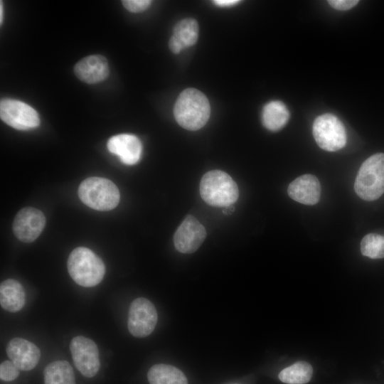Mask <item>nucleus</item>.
I'll use <instances>...</instances> for the list:
<instances>
[{
	"label": "nucleus",
	"instance_id": "25",
	"mask_svg": "<svg viewBox=\"0 0 384 384\" xmlns=\"http://www.w3.org/2000/svg\"><path fill=\"white\" fill-rule=\"evenodd\" d=\"M328 3L334 9L341 11L348 10L355 6L358 1L357 0H330Z\"/></svg>",
	"mask_w": 384,
	"mask_h": 384
},
{
	"label": "nucleus",
	"instance_id": "3",
	"mask_svg": "<svg viewBox=\"0 0 384 384\" xmlns=\"http://www.w3.org/2000/svg\"><path fill=\"white\" fill-rule=\"evenodd\" d=\"M200 194L210 206L228 207L237 201L239 191L236 183L227 173L212 170L202 177Z\"/></svg>",
	"mask_w": 384,
	"mask_h": 384
},
{
	"label": "nucleus",
	"instance_id": "11",
	"mask_svg": "<svg viewBox=\"0 0 384 384\" xmlns=\"http://www.w3.org/2000/svg\"><path fill=\"white\" fill-rule=\"evenodd\" d=\"M206 237L204 226L195 217L188 215L175 232L174 243L178 252L190 254L198 249Z\"/></svg>",
	"mask_w": 384,
	"mask_h": 384
},
{
	"label": "nucleus",
	"instance_id": "19",
	"mask_svg": "<svg viewBox=\"0 0 384 384\" xmlns=\"http://www.w3.org/2000/svg\"><path fill=\"white\" fill-rule=\"evenodd\" d=\"M43 377L44 384H75L73 369L66 361H55L48 364Z\"/></svg>",
	"mask_w": 384,
	"mask_h": 384
},
{
	"label": "nucleus",
	"instance_id": "5",
	"mask_svg": "<svg viewBox=\"0 0 384 384\" xmlns=\"http://www.w3.org/2000/svg\"><path fill=\"white\" fill-rule=\"evenodd\" d=\"M78 196L88 207L101 211L114 208L119 202L120 194L117 186L110 180L90 177L79 186Z\"/></svg>",
	"mask_w": 384,
	"mask_h": 384
},
{
	"label": "nucleus",
	"instance_id": "2",
	"mask_svg": "<svg viewBox=\"0 0 384 384\" xmlns=\"http://www.w3.org/2000/svg\"><path fill=\"white\" fill-rule=\"evenodd\" d=\"M67 267L74 282L85 287L98 284L105 273L102 260L91 250L85 247H78L71 252Z\"/></svg>",
	"mask_w": 384,
	"mask_h": 384
},
{
	"label": "nucleus",
	"instance_id": "6",
	"mask_svg": "<svg viewBox=\"0 0 384 384\" xmlns=\"http://www.w3.org/2000/svg\"><path fill=\"white\" fill-rule=\"evenodd\" d=\"M313 136L318 146L328 151H338L346 144V132L341 120L332 114L316 118L312 127Z\"/></svg>",
	"mask_w": 384,
	"mask_h": 384
},
{
	"label": "nucleus",
	"instance_id": "26",
	"mask_svg": "<svg viewBox=\"0 0 384 384\" xmlns=\"http://www.w3.org/2000/svg\"><path fill=\"white\" fill-rule=\"evenodd\" d=\"M169 46L170 50L175 54L179 53L185 49L183 46L174 36L170 38Z\"/></svg>",
	"mask_w": 384,
	"mask_h": 384
},
{
	"label": "nucleus",
	"instance_id": "21",
	"mask_svg": "<svg viewBox=\"0 0 384 384\" xmlns=\"http://www.w3.org/2000/svg\"><path fill=\"white\" fill-rule=\"evenodd\" d=\"M185 48L193 46L198 38V24L193 18L178 21L174 28L173 36Z\"/></svg>",
	"mask_w": 384,
	"mask_h": 384
},
{
	"label": "nucleus",
	"instance_id": "15",
	"mask_svg": "<svg viewBox=\"0 0 384 384\" xmlns=\"http://www.w3.org/2000/svg\"><path fill=\"white\" fill-rule=\"evenodd\" d=\"M75 75L81 81L93 84L105 80L110 73L107 59L100 55H92L81 59L74 68Z\"/></svg>",
	"mask_w": 384,
	"mask_h": 384
},
{
	"label": "nucleus",
	"instance_id": "17",
	"mask_svg": "<svg viewBox=\"0 0 384 384\" xmlns=\"http://www.w3.org/2000/svg\"><path fill=\"white\" fill-rule=\"evenodd\" d=\"M289 119V110L281 101H270L262 109V122L264 127L270 131L280 130L285 126Z\"/></svg>",
	"mask_w": 384,
	"mask_h": 384
},
{
	"label": "nucleus",
	"instance_id": "10",
	"mask_svg": "<svg viewBox=\"0 0 384 384\" xmlns=\"http://www.w3.org/2000/svg\"><path fill=\"white\" fill-rule=\"evenodd\" d=\"M46 225V218L38 209L27 207L16 214L13 223V232L23 242L34 241L42 233Z\"/></svg>",
	"mask_w": 384,
	"mask_h": 384
},
{
	"label": "nucleus",
	"instance_id": "8",
	"mask_svg": "<svg viewBox=\"0 0 384 384\" xmlns=\"http://www.w3.org/2000/svg\"><path fill=\"white\" fill-rule=\"evenodd\" d=\"M0 117L6 124L19 130H29L40 124L37 112L30 105L17 100H1Z\"/></svg>",
	"mask_w": 384,
	"mask_h": 384
},
{
	"label": "nucleus",
	"instance_id": "16",
	"mask_svg": "<svg viewBox=\"0 0 384 384\" xmlns=\"http://www.w3.org/2000/svg\"><path fill=\"white\" fill-rule=\"evenodd\" d=\"M26 302L24 289L16 279H8L0 285V304L3 309L10 312L20 311Z\"/></svg>",
	"mask_w": 384,
	"mask_h": 384
},
{
	"label": "nucleus",
	"instance_id": "20",
	"mask_svg": "<svg viewBox=\"0 0 384 384\" xmlns=\"http://www.w3.org/2000/svg\"><path fill=\"white\" fill-rule=\"evenodd\" d=\"M313 374L311 366L306 361H298L283 369L279 374V380L287 384H305Z\"/></svg>",
	"mask_w": 384,
	"mask_h": 384
},
{
	"label": "nucleus",
	"instance_id": "12",
	"mask_svg": "<svg viewBox=\"0 0 384 384\" xmlns=\"http://www.w3.org/2000/svg\"><path fill=\"white\" fill-rule=\"evenodd\" d=\"M6 353L10 361L21 370H32L41 357L39 348L33 343L22 338H12L6 346Z\"/></svg>",
	"mask_w": 384,
	"mask_h": 384
},
{
	"label": "nucleus",
	"instance_id": "4",
	"mask_svg": "<svg viewBox=\"0 0 384 384\" xmlns=\"http://www.w3.org/2000/svg\"><path fill=\"white\" fill-rule=\"evenodd\" d=\"M356 194L363 200L372 201L384 193V154L368 157L361 166L354 183Z\"/></svg>",
	"mask_w": 384,
	"mask_h": 384
},
{
	"label": "nucleus",
	"instance_id": "22",
	"mask_svg": "<svg viewBox=\"0 0 384 384\" xmlns=\"http://www.w3.org/2000/svg\"><path fill=\"white\" fill-rule=\"evenodd\" d=\"M361 251L363 255L372 259L384 257V236L369 233L361 242Z\"/></svg>",
	"mask_w": 384,
	"mask_h": 384
},
{
	"label": "nucleus",
	"instance_id": "7",
	"mask_svg": "<svg viewBox=\"0 0 384 384\" xmlns=\"http://www.w3.org/2000/svg\"><path fill=\"white\" fill-rule=\"evenodd\" d=\"M157 311L151 302L139 297L130 304L128 314V329L137 338L149 336L154 329L157 319Z\"/></svg>",
	"mask_w": 384,
	"mask_h": 384
},
{
	"label": "nucleus",
	"instance_id": "28",
	"mask_svg": "<svg viewBox=\"0 0 384 384\" xmlns=\"http://www.w3.org/2000/svg\"><path fill=\"white\" fill-rule=\"evenodd\" d=\"M3 6H2V1H0V23H2V19H3Z\"/></svg>",
	"mask_w": 384,
	"mask_h": 384
},
{
	"label": "nucleus",
	"instance_id": "1",
	"mask_svg": "<svg viewBox=\"0 0 384 384\" xmlns=\"http://www.w3.org/2000/svg\"><path fill=\"white\" fill-rule=\"evenodd\" d=\"M210 103L206 96L195 88H187L178 95L174 108V117L183 128L196 131L208 121Z\"/></svg>",
	"mask_w": 384,
	"mask_h": 384
},
{
	"label": "nucleus",
	"instance_id": "24",
	"mask_svg": "<svg viewBox=\"0 0 384 384\" xmlns=\"http://www.w3.org/2000/svg\"><path fill=\"white\" fill-rule=\"evenodd\" d=\"M149 0H124L122 4L124 7L130 12L138 13L147 9L151 5Z\"/></svg>",
	"mask_w": 384,
	"mask_h": 384
},
{
	"label": "nucleus",
	"instance_id": "23",
	"mask_svg": "<svg viewBox=\"0 0 384 384\" xmlns=\"http://www.w3.org/2000/svg\"><path fill=\"white\" fill-rule=\"evenodd\" d=\"M19 375V369L11 361H5L0 365V378L4 381H12Z\"/></svg>",
	"mask_w": 384,
	"mask_h": 384
},
{
	"label": "nucleus",
	"instance_id": "9",
	"mask_svg": "<svg viewBox=\"0 0 384 384\" xmlns=\"http://www.w3.org/2000/svg\"><path fill=\"white\" fill-rule=\"evenodd\" d=\"M70 350L74 365L82 375L92 378L97 374L100 367L99 350L92 340L77 336L71 340Z\"/></svg>",
	"mask_w": 384,
	"mask_h": 384
},
{
	"label": "nucleus",
	"instance_id": "27",
	"mask_svg": "<svg viewBox=\"0 0 384 384\" xmlns=\"http://www.w3.org/2000/svg\"><path fill=\"white\" fill-rule=\"evenodd\" d=\"M240 1H238V0H215L213 1V3L215 5L218 6H221V7L232 6L233 5L237 4Z\"/></svg>",
	"mask_w": 384,
	"mask_h": 384
},
{
	"label": "nucleus",
	"instance_id": "14",
	"mask_svg": "<svg viewBox=\"0 0 384 384\" xmlns=\"http://www.w3.org/2000/svg\"><path fill=\"white\" fill-rule=\"evenodd\" d=\"M287 192L289 197L294 201L311 206L319 201L321 186L315 176L304 174L289 183Z\"/></svg>",
	"mask_w": 384,
	"mask_h": 384
},
{
	"label": "nucleus",
	"instance_id": "18",
	"mask_svg": "<svg viewBox=\"0 0 384 384\" xmlns=\"http://www.w3.org/2000/svg\"><path fill=\"white\" fill-rule=\"evenodd\" d=\"M149 384H188L183 373L177 368L167 364H156L147 373Z\"/></svg>",
	"mask_w": 384,
	"mask_h": 384
},
{
	"label": "nucleus",
	"instance_id": "13",
	"mask_svg": "<svg viewBox=\"0 0 384 384\" xmlns=\"http://www.w3.org/2000/svg\"><path fill=\"white\" fill-rule=\"evenodd\" d=\"M107 146L110 152L118 156L124 164L134 165L140 160L142 146L135 135L120 134L113 136L108 140Z\"/></svg>",
	"mask_w": 384,
	"mask_h": 384
}]
</instances>
